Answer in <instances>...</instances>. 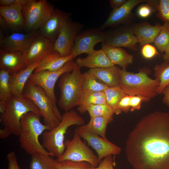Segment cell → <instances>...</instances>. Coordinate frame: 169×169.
Wrapping results in <instances>:
<instances>
[{"label":"cell","instance_id":"cell-20","mask_svg":"<svg viewBox=\"0 0 169 169\" xmlns=\"http://www.w3.org/2000/svg\"><path fill=\"white\" fill-rule=\"evenodd\" d=\"M41 61H38L29 64L24 69L11 74L10 83L13 95L23 97L25 86L31 74L39 65Z\"/></svg>","mask_w":169,"mask_h":169},{"label":"cell","instance_id":"cell-32","mask_svg":"<svg viewBox=\"0 0 169 169\" xmlns=\"http://www.w3.org/2000/svg\"><path fill=\"white\" fill-rule=\"evenodd\" d=\"M104 92L106 103L113 109L115 114L119 102L123 97L127 95L119 85L108 87Z\"/></svg>","mask_w":169,"mask_h":169},{"label":"cell","instance_id":"cell-4","mask_svg":"<svg viewBox=\"0 0 169 169\" xmlns=\"http://www.w3.org/2000/svg\"><path fill=\"white\" fill-rule=\"evenodd\" d=\"M150 70L144 68L138 73H133L121 69V78L119 85L127 95L142 97L145 102L149 101L158 94L157 90L160 82L148 76Z\"/></svg>","mask_w":169,"mask_h":169},{"label":"cell","instance_id":"cell-36","mask_svg":"<svg viewBox=\"0 0 169 169\" xmlns=\"http://www.w3.org/2000/svg\"><path fill=\"white\" fill-rule=\"evenodd\" d=\"M153 5L158 12L157 18L164 22H169V0H148Z\"/></svg>","mask_w":169,"mask_h":169},{"label":"cell","instance_id":"cell-7","mask_svg":"<svg viewBox=\"0 0 169 169\" xmlns=\"http://www.w3.org/2000/svg\"><path fill=\"white\" fill-rule=\"evenodd\" d=\"M23 96L31 101L38 108L44 124L48 127L49 130L60 123L62 115L41 87L34 85L28 80L24 88Z\"/></svg>","mask_w":169,"mask_h":169},{"label":"cell","instance_id":"cell-40","mask_svg":"<svg viewBox=\"0 0 169 169\" xmlns=\"http://www.w3.org/2000/svg\"><path fill=\"white\" fill-rule=\"evenodd\" d=\"M130 98L131 95H127L121 99L118 104L115 114L119 115L122 111L127 112L130 110Z\"/></svg>","mask_w":169,"mask_h":169},{"label":"cell","instance_id":"cell-49","mask_svg":"<svg viewBox=\"0 0 169 169\" xmlns=\"http://www.w3.org/2000/svg\"><path fill=\"white\" fill-rule=\"evenodd\" d=\"M165 54L162 56L163 59L165 61H169V44L167 48H166L165 51Z\"/></svg>","mask_w":169,"mask_h":169},{"label":"cell","instance_id":"cell-10","mask_svg":"<svg viewBox=\"0 0 169 169\" xmlns=\"http://www.w3.org/2000/svg\"><path fill=\"white\" fill-rule=\"evenodd\" d=\"M74 63L73 60L70 61L56 70H44L36 73H33L28 80L34 85L41 87L53 103L57 106V100L54 93L56 83L63 73L73 70Z\"/></svg>","mask_w":169,"mask_h":169},{"label":"cell","instance_id":"cell-30","mask_svg":"<svg viewBox=\"0 0 169 169\" xmlns=\"http://www.w3.org/2000/svg\"><path fill=\"white\" fill-rule=\"evenodd\" d=\"M50 156L36 153L31 156L30 169H57V161Z\"/></svg>","mask_w":169,"mask_h":169},{"label":"cell","instance_id":"cell-42","mask_svg":"<svg viewBox=\"0 0 169 169\" xmlns=\"http://www.w3.org/2000/svg\"><path fill=\"white\" fill-rule=\"evenodd\" d=\"M145 102L144 99L142 97L137 95H131L130 100V110L134 111L139 110L141 103Z\"/></svg>","mask_w":169,"mask_h":169},{"label":"cell","instance_id":"cell-35","mask_svg":"<svg viewBox=\"0 0 169 169\" xmlns=\"http://www.w3.org/2000/svg\"><path fill=\"white\" fill-rule=\"evenodd\" d=\"M154 43L160 52L163 53L165 52L169 44V22H164L161 29Z\"/></svg>","mask_w":169,"mask_h":169},{"label":"cell","instance_id":"cell-15","mask_svg":"<svg viewBox=\"0 0 169 169\" xmlns=\"http://www.w3.org/2000/svg\"><path fill=\"white\" fill-rule=\"evenodd\" d=\"M54 47L53 42L38 33L23 53L26 66L34 62L41 60L54 51Z\"/></svg>","mask_w":169,"mask_h":169},{"label":"cell","instance_id":"cell-18","mask_svg":"<svg viewBox=\"0 0 169 169\" xmlns=\"http://www.w3.org/2000/svg\"><path fill=\"white\" fill-rule=\"evenodd\" d=\"M38 34V33L37 31L27 33L14 32L4 38L0 44L1 49L7 51L23 53L33 39Z\"/></svg>","mask_w":169,"mask_h":169},{"label":"cell","instance_id":"cell-6","mask_svg":"<svg viewBox=\"0 0 169 169\" xmlns=\"http://www.w3.org/2000/svg\"><path fill=\"white\" fill-rule=\"evenodd\" d=\"M30 111L41 115L39 109L31 101L23 97L12 95L6 102L5 110L0 114V122L4 128L9 131L12 134L18 136L21 120L25 114Z\"/></svg>","mask_w":169,"mask_h":169},{"label":"cell","instance_id":"cell-50","mask_svg":"<svg viewBox=\"0 0 169 169\" xmlns=\"http://www.w3.org/2000/svg\"><path fill=\"white\" fill-rule=\"evenodd\" d=\"M2 28H0V44L2 43L4 38Z\"/></svg>","mask_w":169,"mask_h":169},{"label":"cell","instance_id":"cell-5","mask_svg":"<svg viewBox=\"0 0 169 169\" xmlns=\"http://www.w3.org/2000/svg\"><path fill=\"white\" fill-rule=\"evenodd\" d=\"M80 68L74 63L72 71L63 73L59 79L60 97L58 104L65 111L78 106L80 101L83 91Z\"/></svg>","mask_w":169,"mask_h":169},{"label":"cell","instance_id":"cell-23","mask_svg":"<svg viewBox=\"0 0 169 169\" xmlns=\"http://www.w3.org/2000/svg\"><path fill=\"white\" fill-rule=\"evenodd\" d=\"M75 63L80 68L85 67L90 69L106 68L115 65L102 49L99 50H95L84 58H77Z\"/></svg>","mask_w":169,"mask_h":169},{"label":"cell","instance_id":"cell-41","mask_svg":"<svg viewBox=\"0 0 169 169\" xmlns=\"http://www.w3.org/2000/svg\"><path fill=\"white\" fill-rule=\"evenodd\" d=\"M100 162L98 166L92 167L90 169H114V161L112 155L105 157Z\"/></svg>","mask_w":169,"mask_h":169},{"label":"cell","instance_id":"cell-22","mask_svg":"<svg viewBox=\"0 0 169 169\" xmlns=\"http://www.w3.org/2000/svg\"><path fill=\"white\" fill-rule=\"evenodd\" d=\"M132 26L134 35L142 46L154 43L162 28L160 25H152L146 22L134 24Z\"/></svg>","mask_w":169,"mask_h":169},{"label":"cell","instance_id":"cell-38","mask_svg":"<svg viewBox=\"0 0 169 169\" xmlns=\"http://www.w3.org/2000/svg\"><path fill=\"white\" fill-rule=\"evenodd\" d=\"M147 2V3L141 5L138 8L137 14L141 18L148 17L154 11V9L157 10L153 5L148 2V0Z\"/></svg>","mask_w":169,"mask_h":169},{"label":"cell","instance_id":"cell-45","mask_svg":"<svg viewBox=\"0 0 169 169\" xmlns=\"http://www.w3.org/2000/svg\"><path fill=\"white\" fill-rule=\"evenodd\" d=\"M126 0H110V4L113 9L118 8L121 7L126 1Z\"/></svg>","mask_w":169,"mask_h":169},{"label":"cell","instance_id":"cell-25","mask_svg":"<svg viewBox=\"0 0 169 169\" xmlns=\"http://www.w3.org/2000/svg\"><path fill=\"white\" fill-rule=\"evenodd\" d=\"M88 72L95 75L109 87H114L120 84L121 69L117 66L90 69Z\"/></svg>","mask_w":169,"mask_h":169},{"label":"cell","instance_id":"cell-31","mask_svg":"<svg viewBox=\"0 0 169 169\" xmlns=\"http://www.w3.org/2000/svg\"><path fill=\"white\" fill-rule=\"evenodd\" d=\"M154 69V75L160 82L157 92L158 94H161L164 89L169 84V61H164L161 64L156 65Z\"/></svg>","mask_w":169,"mask_h":169},{"label":"cell","instance_id":"cell-43","mask_svg":"<svg viewBox=\"0 0 169 169\" xmlns=\"http://www.w3.org/2000/svg\"><path fill=\"white\" fill-rule=\"evenodd\" d=\"M8 162V169H20L18 164L16 154L14 151H11L7 155Z\"/></svg>","mask_w":169,"mask_h":169},{"label":"cell","instance_id":"cell-13","mask_svg":"<svg viewBox=\"0 0 169 169\" xmlns=\"http://www.w3.org/2000/svg\"><path fill=\"white\" fill-rule=\"evenodd\" d=\"M106 31L98 28L90 29L80 32L74 40L73 49L70 54L75 58L83 53L88 54L94 50L95 45L104 41Z\"/></svg>","mask_w":169,"mask_h":169},{"label":"cell","instance_id":"cell-44","mask_svg":"<svg viewBox=\"0 0 169 169\" xmlns=\"http://www.w3.org/2000/svg\"><path fill=\"white\" fill-rule=\"evenodd\" d=\"M31 0H0V6H8L17 4H20L23 6L28 3Z\"/></svg>","mask_w":169,"mask_h":169},{"label":"cell","instance_id":"cell-1","mask_svg":"<svg viewBox=\"0 0 169 169\" xmlns=\"http://www.w3.org/2000/svg\"><path fill=\"white\" fill-rule=\"evenodd\" d=\"M125 152L134 169H169V113L143 117L129 135Z\"/></svg>","mask_w":169,"mask_h":169},{"label":"cell","instance_id":"cell-39","mask_svg":"<svg viewBox=\"0 0 169 169\" xmlns=\"http://www.w3.org/2000/svg\"><path fill=\"white\" fill-rule=\"evenodd\" d=\"M142 56L146 59H150L159 54L156 47L150 44H146L141 49Z\"/></svg>","mask_w":169,"mask_h":169},{"label":"cell","instance_id":"cell-8","mask_svg":"<svg viewBox=\"0 0 169 169\" xmlns=\"http://www.w3.org/2000/svg\"><path fill=\"white\" fill-rule=\"evenodd\" d=\"M55 9L46 0H31L23 6L22 12L26 30L30 33L38 30L51 17Z\"/></svg>","mask_w":169,"mask_h":169},{"label":"cell","instance_id":"cell-48","mask_svg":"<svg viewBox=\"0 0 169 169\" xmlns=\"http://www.w3.org/2000/svg\"><path fill=\"white\" fill-rule=\"evenodd\" d=\"M0 28L3 29L8 28L6 22L4 18L0 16Z\"/></svg>","mask_w":169,"mask_h":169},{"label":"cell","instance_id":"cell-17","mask_svg":"<svg viewBox=\"0 0 169 169\" xmlns=\"http://www.w3.org/2000/svg\"><path fill=\"white\" fill-rule=\"evenodd\" d=\"M146 0H128L120 7L113 9L105 22L99 28L102 30L109 27L127 23L132 15V10L137 5L147 2Z\"/></svg>","mask_w":169,"mask_h":169},{"label":"cell","instance_id":"cell-27","mask_svg":"<svg viewBox=\"0 0 169 169\" xmlns=\"http://www.w3.org/2000/svg\"><path fill=\"white\" fill-rule=\"evenodd\" d=\"M106 103V98L104 92L83 90L77 110L80 114H83L87 111V108L90 105Z\"/></svg>","mask_w":169,"mask_h":169},{"label":"cell","instance_id":"cell-16","mask_svg":"<svg viewBox=\"0 0 169 169\" xmlns=\"http://www.w3.org/2000/svg\"><path fill=\"white\" fill-rule=\"evenodd\" d=\"M71 15L70 13L55 8L51 17L38 29L39 34L54 44Z\"/></svg>","mask_w":169,"mask_h":169},{"label":"cell","instance_id":"cell-24","mask_svg":"<svg viewBox=\"0 0 169 169\" xmlns=\"http://www.w3.org/2000/svg\"><path fill=\"white\" fill-rule=\"evenodd\" d=\"M102 43L101 49L115 65H118L122 69H126L129 64L133 63V55L128 53L124 49L108 45L104 42Z\"/></svg>","mask_w":169,"mask_h":169},{"label":"cell","instance_id":"cell-3","mask_svg":"<svg viewBox=\"0 0 169 169\" xmlns=\"http://www.w3.org/2000/svg\"><path fill=\"white\" fill-rule=\"evenodd\" d=\"M84 125V119L76 111L71 109L65 111L62 114L61 121L57 126L43 132L42 145L53 156L58 158L65 150V135L68 128L72 125Z\"/></svg>","mask_w":169,"mask_h":169},{"label":"cell","instance_id":"cell-9","mask_svg":"<svg viewBox=\"0 0 169 169\" xmlns=\"http://www.w3.org/2000/svg\"><path fill=\"white\" fill-rule=\"evenodd\" d=\"M81 138L75 130L72 139L65 140V150L62 155L57 158L56 161H86L92 167H97L99 163L97 156L83 142Z\"/></svg>","mask_w":169,"mask_h":169},{"label":"cell","instance_id":"cell-2","mask_svg":"<svg viewBox=\"0 0 169 169\" xmlns=\"http://www.w3.org/2000/svg\"><path fill=\"white\" fill-rule=\"evenodd\" d=\"M41 116L30 111L25 114L20 120V131L19 141L21 148L27 153L33 155L40 153L53 156L40 143V136L48 127L41 123Z\"/></svg>","mask_w":169,"mask_h":169},{"label":"cell","instance_id":"cell-47","mask_svg":"<svg viewBox=\"0 0 169 169\" xmlns=\"http://www.w3.org/2000/svg\"><path fill=\"white\" fill-rule=\"evenodd\" d=\"M11 134L9 131L4 128L0 130V138L2 139L8 137Z\"/></svg>","mask_w":169,"mask_h":169},{"label":"cell","instance_id":"cell-11","mask_svg":"<svg viewBox=\"0 0 169 169\" xmlns=\"http://www.w3.org/2000/svg\"><path fill=\"white\" fill-rule=\"evenodd\" d=\"M75 130L95 150L99 163L107 156L118 155L121 152L120 147L109 141L106 138L93 134L82 126H78Z\"/></svg>","mask_w":169,"mask_h":169},{"label":"cell","instance_id":"cell-21","mask_svg":"<svg viewBox=\"0 0 169 169\" xmlns=\"http://www.w3.org/2000/svg\"><path fill=\"white\" fill-rule=\"evenodd\" d=\"M23 52L10 51L0 49V69L10 74L18 72L26 67Z\"/></svg>","mask_w":169,"mask_h":169},{"label":"cell","instance_id":"cell-19","mask_svg":"<svg viewBox=\"0 0 169 169\" xmlns=\"http://www.w3.org/2000/svg\"><path fill=\"white\" fill-rule=\"evenodd\" d=\"M23 5L17 4L8 6H0V15L4 19L8 28L18 32L25 29V22L23 13Z\"/></svg>","mask_w":169,"mask_h":169},{"label":"cell","instance_id":"cell-14","mask_svg":"<svg viewBox=\"0 0 169 169\" xmlns=\"http://www.w3.org/2000/svg\"><path fill=\"white\" fill-rule=\"evenodd\" d=\"M103 42L110 46L120 48L123 47L132 50L137 49V43H138L134 35L132 26L129 25L106 31Z\"/></svg>","mask_w":169,"mask_h":169},{"label":"cell","instance_id":"cell-33","mask_svg":"<svg viewBox=\"0 0 169 169\" xmlns=\"http://www.w3.org/2000/svg\"><path fill=\"white\" fill-rule=\"evenodd\" d=\"M11 74L0 69V101L6 102L13 95L10 83Z\"/></svg>","mask_w":169,"mask_h":169},{"label":"cell","instance_id":"cell-29","mask_svg":"<svg viewBox=\"0 0 169 169\" xmlns=\"http://www.w3.org/2000/svg\"><path fill=\"white\" fill-rule=\"evenodd\" d=\"M83 90L104 92L109 87L94 75L89 72L82 74Z\"/></svg>","mask_w":169,"mask_h":169},{"label":"cell","instance_id":"cell-26","mask_svg":"<svg viewBox=\"0 0 169 169\" xmlns=\"http://www.w3.org/2000/svg\"><path fill=\"white\" fill-rule=\"evenodd\" d=\"M74 59L72 54L62 57L54 50L41 60L39 65L33 73H36L44 70L54 71L58 70L62 67L67 62L73 60Z\"/></svg>","mask_w":169,"mask_h":169},{"label":"cell","instance_id":"cell-46","mask_svg":"<svg viewBox=\"0 0 169 169\" xmlns=\"http://www.w3.org/2000/svg\"><path fill=\"white\" fill-rule=\"evenodd\" d=\"M162 93L164 95L162 100L163 103L169 106V84L164 89Z\"/></svg>","mask_w":169,"mask_h":169},{"label":"cell","instance_id":"cell-12","mask_svg":"<svg viewBox=\"0 0 169 169\" xmlns=\"http://www.w3.org/2000/svg\"><path fill=\"white\" fill-rule=\"evenodd\" d=\"M83 27L82 23L69 19L54 43V50L62 57L70 55L74 47L76 37Z\"/></svg>","mask_w":169,"mask_h":169},{"label":"cell","instance_id":"cell-34","mask_svg":"<svg viewBox=\"0 0 169 169\" xmlns=\"http://www.w3.org/2000/svg\"><path fill=\"white\" fill-rule=\"evenodd\" d=\"M90 117H104L109 118L111 121L114 114L113 109L107 103L91 105L87 109Z\"/></svg>","mask_w":169,"mask_h":169},{"label":"cell","instance_id":"cell-37","mask_svg":"<svg viewBox=\"0 0 169 169\" xmlns=\"http://www.w3.org/2000/svg\"><path fill=\"white\" fill-rule=\"evenodd\" d=\"M57 169H90L92 167L86 161H57Z\"/></svg>","mask_w":169,"mask_h":169},{"label":"cell","instance_id":"cell-28","mask_svg":"<svg viewBox=\"0 0 169 169\" xmlns=\"http://www.w3.org/2000/svg\"><path fill=\"white\" fill-rule=\"evenodd\" d=\"M111 121L109 118L105 117H90L89 122L82 126L84 129L93 134L106 138V132L107 125Z\"/></svg>","mask_w":169,"mask_h":169}]
</instances>
